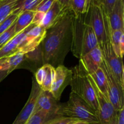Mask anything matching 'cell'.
<instances>
[{
    "instance_id": "cell-29",
    "label": "cell",
    "mask_w": 124,
    "mask_h": 124,
    "mask_svg": "<svg viewBox=\"0 0 124 124\" xmlns=\"http://www.w3.org/2000/svg\"><path fill=\"white\" fill-rule=\"evenodd\" d=\"M98 1L101 4L105 15L108 17L117 0H98Z\"/></svg>"
},
{
    "instance_id": "cell-6",
    "label": "cell",
    "mask_w": 124,
    "mask_h": 124,
    "mask_svg": "<svg viewBox=\"0 0 124 124\" xmlns=\"http://www.w3.org/2000/svg\"><path fill=\"white\" fill-rule=\"evenodd\" d=\"M99 47L102 52L103 59L110 72L120 85L124 88V69L122 59L115 54L110 40Z\"/></svg>"
},
{
    "instance_id": "cell-8",
    "label": "cell",
    "mask_w": 124,
    "mask_h": 124,
    "mask_svg": "<svg viewBox=\"0 0 124 124\" xmlns=\"http://www.w3.org/2000/svg\"><path fill=\"white\" fill-rule=\"evenodd\" d=\"M89 78L92 84L98 104V116L100 124H107L117 116V112L109 99L99 90L89 75Z\"/></svg>"
},
{
    "instance_id": "cell-2",
    "label": "cell",
    "mask_w": 124,
    "mask_h": 124,
    "mask_svg": "<svg viewBox=\"0 0 124 124\" xmlns=\"http://www.w3.org/2000/svg\"><path fill=\"white\" fill-rule=\"evenodd\" d=\"M98 45L95 33L84 21V14L74 15L72 22V41L70 51L81 59Z\"/></svg>"
},
{
    "instance_id": "cell-35",
    "label": "cell",
    "mask_w": 124,
    "mask_h": 124,
    "mask_svg": "<svg viewBox=\"0 0 124 124\" xmlns=\"http://www.w3.org/2000/svg\"><path fill=\"white\" fill-rule=\"evenodd\" d=\"M8 75L7 70H0V82Z\"/></svg>"
},
{
    "instance_id": "cell-15",
    "label": "cell",
    "mask_w": 124,
    "mask_h": 124,
    "mask_svg": "<svg viewBox=\"0 0 124 124\" xmlns=\"http://www.w3.org/2000/svg\"><path fill=\"white\" fill-rule=\"evenodd\" d=\"M32 25V24L27 27L25 30L19 33L16 35L13 38L6 43L2 48H0V59L6 58L12 55L13 53L18 52V47L21 44L25 36L27 33Z\"/></svg>"
},
{
    "instance_id": "cell-19",
    "label": "cell",
    "mask_w": 124,
    "mask_h": 124,
    "mask_svg": "<svg viewBox=\"0 0 124 124\" xmlns=\"http://www.w3.org/2000/svg\"><path fill=\"white\" fill-rule=\"evenodd\" d=\"M35 12L34 11L26 10L18 15V18L15 22V30L16 35L21 32L31 25Z\"/></svg>"
},
{
    "instance_id": "cell-37",
    "label": "cell",
    "mask_w": 124,
    "mask_h": 124,
    "mask_svg": "<svg viewBox=\"0 0 124 124\" xmlns=\"http://www.w3.org/2000/svg\"><path fill=\"white\" fill-rule=\"evenodd\" d=\"M73 124H85V122H81V121H76V122H75V123H73Z\"/></svg>"
},
{
    "instance_id": "cell-26",
    "label": "cell",
    "mask_w": 124,
    "mask_h": 124,
    "mask_svg": "<svg viewBox=\"0 0 124 124\" xmlns=\"http://www.w3.org/2000/svg\"><path fill=\"white\" fill-rule=\"evenodd\" d=\"M15 23L10 27L8 29L5 30L1 35H0V48H2L6 43L12 39L16 35L15 30Z\"/></svg>"
},
{
    "instance_id": "cell-32",
    "label": "cell",
    "mask_w": 124,
    "mask_h": 124,
    "mask_svg": "<svg viewBox=\"0 0 124 124\" xmlns=\"http://www.w3.org/2000/svg\"><path fill=\"white\" fill-rule=\"evenodd\" d=\"M45 13L41 12H35L31 24L35 25H40L44 17Z\"/></svg>"
},
{
    "instance_id": "cell-22",
    "label": "cell",
    "mask_w": 124,
    "mask_h": 124,
    "mask_svg": "<svg viewBox=\"0 0 124 124\" xmlns=\"http://www.w3.org/2000/svg\"><path fill=\"white\" fill-rule=\"evenodd\" d=\"M25 53L19 52H16L12 55L6 57V64L8 75L13 70L18 69L21 64L25 60Z\"/></svg>"
},
{
    "instance_id": "cell-4",
    "label": "cell",
    "mask_w": 124,
    "mask_h": 124,
    "mask_svg": "<svg viewBox=\"0 0 124 124\" xmlns=\"http://www.w3.org/2000/svg\"><path fill=\"white\" fill-rule=\"evenodd\" d=\"M72 76L70 82L71 92L87 102L94 111L98 113L96 96L89 76L79 59L78 64L71 69Z\"/></svg>"
},
{
    "instance_id": "cell-36",
    "label": "cell",
    "mask_w": 124,
    "mask_h": 124,
    "mask_svg": "<svg viewBox=\"0 0 124 124\" xmlns=\"http://www.w3.org/2000/svg\"><path fill=\"white\" fill-rule=\"evenodd\" d=\"M107 124H117V116H116V117H115L112 121H110V122H109V123H108Z\"/></svg>"
},
{
    "instance_id": "cell-3",
    "label": "cell",
    "mask_w": 124,
    "mask_h": 124,
    "mask_svg": "<svg viewBox=\"0 0 124 124\" xmlns=\"http://www.w3.org/2000/svg\"><path fill=\"white\" fill-rule=\"evenodd\" d=\"M84 21L92 27L95 33L99 46L110 41L111 29L108 19L98 0H88Z\"/></svg>"
},
{
    "instance_id": "cell-24",
    "label": "cell",
    "mask_w": 124,
    "mask_h": 124,
    "mask_svg": "<svg viewBox=\"0 0 124 124\" xmlns=\"http://www.w3.org/2000/svg\"><path fill=\"white\" fill-rule=\"evenodd\" d=\"M53 117H54L50 115L46 111L39 110L35 111L25 124H44L47 121Z\"/></svg>"
},
{
    "instance_id": "cell-10",
    "label": "cell",
    "mask_w": 124,
    "mask_h": 124,
    "mask_svg": "<svg viewBox=\"0 0 124 124\" xmlns=\"http://www.w3.org/2000/svg\"><path fill=\"white\" fill-rule=\"evenodd\" d=\"M46 30L41 25L32 24L27 33L25 38L18 47V52L27 53L36 49L42 42Z\"/></svg>"
},
{
    "instance_id": "cell-13",
    "label": "cell",
    "mask_w": 124,
    "mask_h": 124,
    "mask_svg": "<svg viewBox=\"0 0 124 124\" xmlns=\"http://www.w3.org/2000/svg\"><path fill=\"white\" fill-rule=\"evenodd\" d=\"M81 61L88 75L95 72L103 61L102 52L99 45L87 53Z\"/></svg>"
},
{
    "instance_id": "cell-23",
    "label": "cell",
    "mask_w": 124,
    "mask_h": 124,
    "mask_svg": "<svg viewBox=\"0 0 124 124\" xmlns=\"http://www.w3.org/2000/svg\"><path fill=\"white\" fill-rule=\"evenodd\" d=\"M43 66L45 69V76L42 84L40 85V88L41 90L44 92H50L54 77L55 68L50 64H44Z\"/></svg>"
},
{
    "instance_id": "cell-33",
    "label": "cell",
    "mask_w": 124,
    "mask_h": 124,
    "mask_svg": "<svg viewBox=\"0 0 124 124\" xmlns=\"http://www.w3.org/2000/svg\"><path fill=\"white\" fill-rule=\"evenodd\" d=\"M117 124H124V107L117 112Z\"/></svg>"
},
{
    "instance_id": "cell-28",
    "label": "cell",
    "mask_w": 124,
    "mask_h": 124,
    "mask_svg": "<svg viewBox=\"0 0 124 124\" xmlns=\"http://www.w3.org/2000/svg\"><path fill=\"white\" fill-rule=\"evenodd\" d=\"M76 121H78L70 117L58 116L49 119L44 124H73Z\"/></svg>"
},
{
    "instance_id": "cell-16",
    "label": "cell",
    "mask_w": 124,
    "mask_h": 124,
    "mask_svg": "<svg viewBox=\"0 0 124 124\" xmlns=\"http://www.w3.org/2000/svg\"><path fill=\"white\" fill-rule=\"evenodd\" d=\"M39 46L34 50L25 53V60L21 64L18 69H29L30 71L35 73L39 68L43 65L42 53Z\"/></svg>"
},
{
    "instance_id": "cell-5",
    "label": "cell",
    "mask_w": 124,
    "mask_h": 124,
    "mask_svg": "<svg viewBox=\"0 0 124 124\" xmlns=\"http://www.w3.org/2000/svg\"><path fill=\"white\" fill-rule=\"evenodd\" d=\"M57 115L70 117L87 124H100L96 112L87 102L71 92L68 101L60 105Z\"/></svg>"
},
{
    "instance_id": "cell-17",
    "label": "cell",
    "mask_w": 124,
    "mask_h": 124,
    "mask_svg": "<svg viewBox=\"0 0 124 124\" xmlns=\"http://www.w3.org/2000/svg\"><path fill=\"white\" fill-rule=\"evenodd\" d=\"M64 10L62 8L58 1L55 0L49 10L45 13L43 20L40 25L43 27L46 30L49 29L56 23Z\"/></svg>"
},
{
    "instance_id": "cell-7",
    "label": "cell",
    "mask_w": 124,
    "mask_h": 124,
    "mask_svg": "<svg viewBox=\"0 0 124 124\" xmlns=\"http://www.w3.org/2000/svg\"><path fill=\"white\" fill-rule=\"evenodd\" d=\"M101 67L102 68L106 75L109 101L113 105L115 110L117 111H119L124 107V88L120 85L116 79L113 77L104 59L101 64Z\"/></svg>"
},
{
    "instance_id": "cell-31",
    "label": "cell",
    "mask_w": 124,
    "mask_h": 124,
    "mask_svg": "<svg viewBox=\"0 0 124 124\" xmlns=\"http://www.w3.org/2000/svg\"><path fill=\"white\" fill-rule=\"evenodd\" d=\"M45 76V69L42 65L41 67L39 68L35 73V79L38 83V84L41 85L44 81Z\"/></svg>"
},
{
    "instance_id": "cell-20",
    "label": "cell",
    "mask_w": 124,
    "mask_h": 124,
    "mask_svg": "<svg viewBox=\"0 0 124 124\" xmlns=\"http://www.w3.org/2000/svg\"><path fill=\"white\" fill-rule=\"evenodd\" d=\"M96 85L98 87L99 90L108 99V84L106 75L102 68L100 67L92 75H89Z\"/></svg>"
},
{
    "instance_id": "cell-11",
    "label": "cell",
    "mask_w": 124,
    "mask_h": 124,
    "mask_svg": "<svg viewBox=\"0 0 124 124\" xmlns=\"http://www.w3.org/2000/svg\"><path fill=\"white\" fill-rule=\"evenodd\" d=\"M41 92L40 85L38 84L35 79H33L31 92L29 99L12 124H25L35 111L36 102Z\"/></svg>"
},
{
    "instance_id": "cell-25",
    "label": "cell",
    "mask_w": 124,
    "mask_h": 124,
    "mask_svg": "<svg viewBox=\"0 0 124 124\" xmlns=\"http://www.w3.org/2000/svg\"><path fill=\"white\" fill-rule=\"evenodd\" d=\"M88 0H70L69 7L75 16H79L85 13Z\"/></svg>"
},
{
    "instance_id": "cell-34",
    "label": "cell",
    "mask_w": 124,
    "mask_h": 124,
    "mask_svg": "<svg viewBox=\"0 0 124 124\" xmlns=\"http://www.w3.org/2000/svg\"><path fill=\"white\" fill-rule=\"evenodd\" d=\"M56 1L61 5V6L63 9L70 8V7H69L70 0H56Z\"/></svg>"
},
{
    "instance_id": "cell-30",
    "label": "cell",
    "mask_w": 124,
    "mask_h": 124,
    "mask_svg": "<svg viewBox=\"0 0 124 124\" xmlns=\"http://www.w3.org/2000/svg\"><path fill=\"white\" fill-rule=\"evenodd\" d=\"M55 0H42L36 7L35 12H41L46 13L49 10Z\"/></svg>"
},
{
    "instance_id": "cell-21",
    "label": "cell",
    "mask_w": 124,
    "mask_h": 124,
    "mask_svg": "<svg viewBox=\"0 0 124 124\" xmlns=\"http://www.w3.org/2000/svg\"><path fill=\"white\" fill-rule=\"evenodd\" d=\"M21 0H0V23L15 10Z\"/></svg>"
},
{
    "instance_id": "cell-14",
    "label": "cell",
    "mask_w": 124,
    "mask_h": 124,
    "mask_svg": "<svg viewBox=\"0 0 124 124\" xmlns=\"http://www.w3.org/2000/svg\"><path fill=\"white\" fill-rule=\"evenodd\" d=\"M111 31L115 30L124 31V2L117 0L113 8L108 16Z\"/></svg>"
},
{
    "instance_id": "cell-9",
    "label": "cell",
    "mask_w": 124,
    "mask_h": 124,
    "mask_svg": "<svg viewBox=\"0 0 124 124\" xmlns=\"http://www.w3.org/2000/svg\"><path fill=\"white\" fill-rule=\"evenodd\" d=\"M71 76V69H68L64 65H60L55 68L54 77L50 92L57 101L60 100L65 88L70 84Z\"/></svg>"
},
{
    "instance_id": "cell-27",
    "label": "cell",
    "mask_w": 124,
    "mask_h": 124,
    "mask_svg": "<svg viewBox=\"0 0 124 124\" xmlns=\"http://www.w3.org/2000/svg\"><path fill=\"white\" fill-rule=\"evenodd\" d=\"M18 15L12 13L6 19L0 23V35L15 22L18 18Z\"/></svg>"
},
{
    "instance_id": "cell-12",
    "label": "cell",
    "mask_w": 124,
    "mask_h": 124,
    "mask_svg": "<svg viewBox=\"0 0 124 124\" xmlns=\"http://www.w3.org/2000/svg\"><path fill=\"white\" fill-rule=\"evenodd\" d=\"M58 102L50 92L41 90L36 102L35 111L42 110L53 117L58 116L57 112L60 107Z\"/></svg>"
},
{
    "instance_id": "cell-18",
    "label": "cell",
    "mask_w": 124,
    "mask_h": 124,
    "mask_svg": "<svg viewBox=\"0 0 124 124\" xmlns=\"http://www.w3.org/2000/svg\"><path fill=\"white\" fill-rule=\"evenodd\" d=\"M124 31L115 30L111 31L110 42L115 54L123 58L124 53Z\"/></svg>"
},
{
    "instance_id": "cell-1",
    "label": "cell",
    "mask_w": 124,
    "mask_h": 124,
    "mask_svg": "<svg viewBox=\"0 0 124 124\" xmlns=\"http://www.w3.org/2000/svg\"><path fill=\"white\" fill-rule=\"evenodd\" d=\"M73 16L70 8L65 9L56 23L46 30L39 46L43 65L50 64L54 68L63 65L71 50Z\"/></svg>"
}]
</instances>
